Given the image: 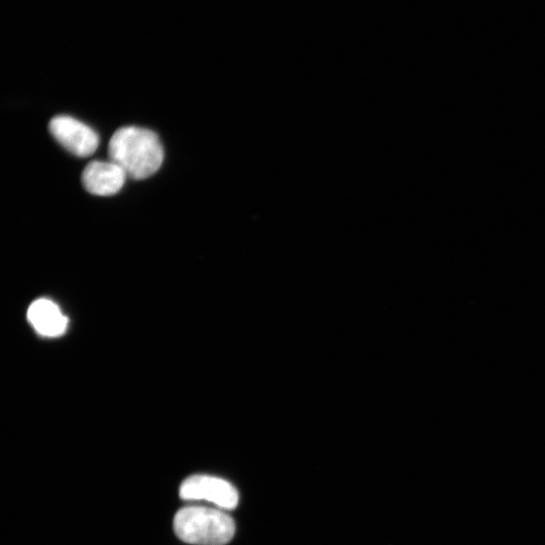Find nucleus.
Instances as JSON below:
<instances>
[{"label": "nucleus", "instance_id": "1", "mask_svg": "<svg viewBox=\"0 0 545 545\" xmlns=\"http://www.w3.org/2000/svg\"><path fill=\"white\" fill-rule=\"evenodd\" d=\"M108 155L134 180L151 177L164 161V149L158 135L138 127L118 130L109 141Z\"/></svg>", "mask_w": 545, "mask_h": 545}, {"label": "nucleus", "instance_id": "2", "mask_svg": "<svg viewBox=\"0 0 545 545\" xmlns=\"http://www.w3.org/2000/svg\"><path fill=\"white\" fill-rule=\"evenodd\" d=\"M174 530L189 544L226 545L233 539L236 525L234 519L220 509L189 506L175 515Z\"/></svg>", "mask_w": 545, "mask_h": 545}, {"label": "nucleus", "instance_id": "3", "mask_svg": "<svg viewBox=\"0 0 545 545\" xmlns=\"http://www.w3.org/2000/svg\"><path fill=\"white\" fill-rule=\"evenodd\" d=\"M180 497L186 501H207L224 510H234L239 493L228 481L207 475L186 479L180 487Z\"/></svg>", "mask_w": 545, "mask_h": 545}, {"label": "nucleus", "instance_id": "4", "mask_svg": "<svg viewBox=\"0 0 545 545\" xmlns=\"http://www.w3.org/2000/svg\"><path fill=\"white\" fill-rule=\"evenodd\" d=\"M49 130L56 141L76 157H90L98 148V135L90 127L73 118L55 117L49 124Z\"/></svg>", "mask_w": 545, "mask_h": 545}, {"label": "nucleus", "instance_id": "5", "mask_svg": "<svg viewBox=\"0 0 545 545\" xmlns=\"http://www.w3.org/2000/svg\"><path fill=\"white\" fill-rule=\"evenodd\" d=\"M126 172L114 162L92 161L84 169L82 183L94 195L112 196L122 190Z\"/></svg>", "mask_w": 545, "mask_h": 545}, {"label": "nucleus", "instance_id": "6", "mask_svg": "<svg viewBox=\"0 0 545 545\" xmlns=\"http://www.w3.org/2000/svg\"><path fill=\"white\" fill-rule=\"evenodd\" d=\"M28 318L34 329L44 337H59L67 329V317L56 303L46 298L36 300L31 304Z\"/></svg>", "mask_w": 545, "mask_h": 545}]
</instances>
